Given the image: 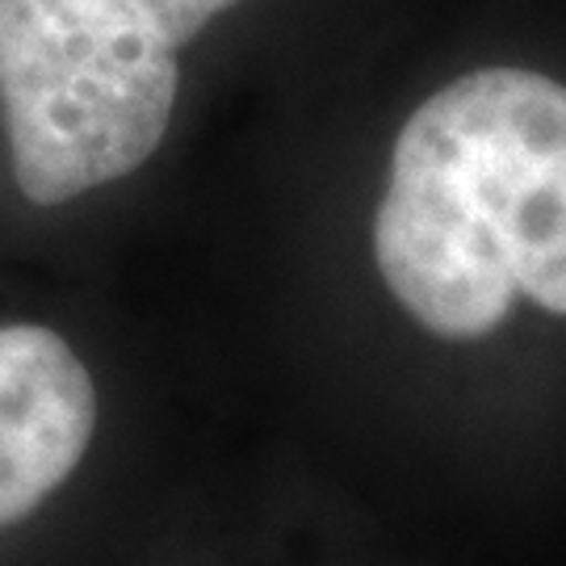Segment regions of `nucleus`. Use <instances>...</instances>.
I'll return each mask as SVG.
<instances>
[{
    "label": "nucleus",
    "instance_id": "f03ea898",
    "mask_svg": "<svg viewBox=\"0 0 566 566\" xmlns=\"http://www.w3.org/2000/svg\"><path fill=\"white\" fill-rule=\"evenodd\" d=\"M177 88V46L135 0H0V102L34 206L130 177L164 143Z\"/></svg>",
    "mask_w": 566,
    "mask_h": 566
},
{
    "label": "nucleus",
    "instance_id": "f257e3e1",
    "mask_svg": "<svg viewBox=\"0 0 566 566\" xmlns=\"http://www.w3.org/2000/svg\"><path fill=\"white\" fill-rule=\"evenodd\" d=\"M374 261L446 340L495 332L516 294L566 315V84L483 67L432 93L395 139Z\"/></svg>",
    "mask_w": 566,
    "mask_h": 566
},
{
    "label": "nucleus",
    "instance_id": "7ed1b4c3",
    "mask_svg": "<svg viewBox=\"0 0 566 566\" xmlns=\"http://www.w3.org/2000/svg\"><path fill=\"white\" fill-rule=\"evenodd\" d=\"M97 428V390L60 332L0 327V528L67 483Z\"/></svg>",
    "mask_w": 566,
    "mask_h": 566
},
{
    "label": "nucleus",
    "instance_id": "20e7f679",
    "mask_svg": "<svg viewBox=\"0 0 566 566\" xmlns=\"http://www.w3.org/2000/svg\"><path fill=\"white\" fill-rule=\"evenodd\" d=\"M135 4L143 13H151V21L172 39V46H181V42L198 39L210 21L240 0H135Z\"/></svg>",
    "mask_w": 566,
    "mask_h": 566
}]
</instances>
